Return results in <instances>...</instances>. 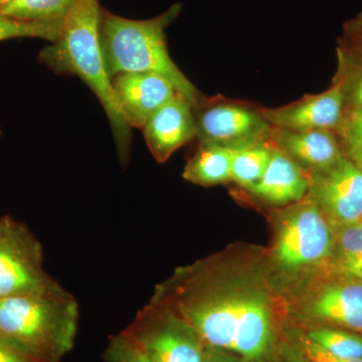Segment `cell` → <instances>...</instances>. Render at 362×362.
<instances>
[{
	"label": "cell",
	"mask_w": 362,
	"mask_h": 362,
	"mask_svg": "<svg viewBox=\"0 0 362 362\" xmlns=\"http://www.w3.org/2000/svg\"><path fill=\"white\" fill-rule=\"evenodd\" d=\"M335 134L343 156L362 169V107H344Z\"/></svg>",
	"instance_id": "cell-22"
},
{
	"label": "cell",
	"mask_w": 362,
	"mask_h": 362,
	"mask_svg": "<svg viewBox=\"0 0 362 362\" xmlns=\"http://www.w3.org/2000/svg\"><path fill=\"white\" fill-rule=\"evenodd\" d=\"M275 144L271 139L235 150L232 165V181L245 189L256 185L265 173Z\"/></svg>",
	"instance_id": "cell-18"
},
{
	"label": "cell",
	"mask_w": 362,
	"mask_h": 362,
	"mask_svg": "<svg viewBox=\"0 0 362 362\" xmlns=\"http://www.w3.org/2000/svg\"><path fill=\"white\" fill-rule=\"evenodd\" d=\"M11 1H13V0H0V7L6 6V4H9Z\"/></svg>",
	"instance_id": "cell-30"
},
{
	"label": "cell",
	"mask_w": 362,
	"mask_h": 362,
	"mask_svg": "<svg viewBox=\"0 0 362 362\" xmlns=\"http://www.w3.org/2000/svg\"><path fill=\"white\" fill-rule=\"evenodd\" d=\"M42 247L28 226L0 218V298L40 295L63 289L45 271Z\"/></svg>",
	"instance_id": "cell-7"
},
{
	"label": "cell",
	"mask_w": 362,
	"mask_h": 362,
	"mask_svg": "<svg viewBox=\"0 0 362 362\" xmlns=\"http://www.w3.org/2000/svg\"><path fill=\"white\" fill-rule=\"evenodd\" d=\"M101 14L99 0H78L64 20L59 39L40 52L39 59L58 75L77 76L96 95L108 117L119 159L125 165L130 159L132 128L121 113L105 65Z\"/></svg>",
	"instance_id": "cell-2"
},
{
	"label": "cell",
	"mask_w": 362,
	"mask_h": 362,
	"mask_svg": "<svg viewBox=\"0 0 362 362\" xmlns=\"http://www.w3.org/2000/svg\"><path fill=\"white\" fill-rule=\"evenodd\" d=\"M277 362H311L305 356L303 350L296 341L289 342L286 340L281 349Z\"/></svg>",
	"instance_id": "cell-28"
},
{
	"label": "cell",
	"mask_w": 362,
	"mask_h": 362,
	"mask_svg": "<svg viewBox=\"0 0 362 362\" xmlns=\"http://www.w3.org/2000/svg\"><path fill=\"white\" fill-rule=\"evenodd\" d=\"M142 131L152 156L159 163H164L178 149L197 138L192 102L176 93L150 117Z\"/></svg>",
	"instance_id": "cell-12"
},
{
	"label": "cell",
	"mask_w": 362,
	"mask_h": 362,
	"mask_svg": "<svg viewBox=\"0 0 362 362\" xmlns=\"http://www.w3.org/2000/svg\"><path fill=\"white\" fill-rule=\"evenodd\" d=\"M332 356L362 359V334L334 326H312L303 333Z\"/></svg>",
	"instance_id": "cell-19"
},
{
	"label": "cell",
	"mask_w": 362,
	"mask_h": 362,
	"mask_svg": "<svg viewBox=\"0 0 362 362\" xmlns=\"http://www.w3.org/2000/svg\"><path fill=\"white\" fill-rule=\"evenodd\" d=\"M202 362H246L240 357L233 356L232 354L223 351V350L214 349L207 346L206 356Z\"/></svg>",
	"instance_id": "cell-29"
},
{
	"label": "cell",
	"mask_w": 362,
	"mask_h": 362,
	"mask_svg": "<svg viewBox=\"0 0 362 362\" xmlns=\"http://www.w3.org/2000/svg\"><path fill=\"white\" fill-rule=\"evenodd\" d=\"M271 140L308 176L333 168L344 157L333 131L272 128Z\"/></svg>",
	"instance_id": "cell-14"
},
{
	"label": "cell",
	"mask_w": 362,
	"mask_h": 362,
	"mask_svg": "<svg viewBox=\"0 0 362 362\" xmlns=\"http://www.w3.org/2000/svg\"><path fill=\"white\" fill-rule=\"evenodd\" d=\"M148 362H202L207 345L173 309L150 300L123 330Z\"/></svg>",
	"instance_id": "cell-6"
},
{
	"label": "cell",
	"mask_w": 362,
	"mask_h": 362,
	"mask_svg": "<svg viewBox=\"0 0 362 362\" xmlns=\"http://www.w3.org/2000/svg\"><path fill=\"white\" fill-rule=\"evenodd\" d=\"M78 304L66 290L0 298V337L45 362H61L78 332Z\"/></svg>",
	"instance_id": "cell-4"
},
{
	"label": "cell",
	"mask_w": 362,
	"mask_h": 362,
	"mask_svg": "<svg viewBox=\"0 0 362 362\" xmlns=\"http://www.w3.org/2000/svg\"><path fill=\"white\" fill-rule=\"evenodd\" d=\"M182 6L145 21L130 20L102 8L100 37L107 71L111 78L125 73L161 76L187 98L192 106L204 95L181 71L169 54L166 28L180 16Z\"/></svg>",
	"instance_id": "cell-3"
},
{
	"label": "cell",
	"mask_w": 362,
	"mask_h": 362,
	"mask_svg": "<svg viewBox=\"0 0 362 362\" xmlns=\"http://www.w3.org/2000/svg\"><path fill=\"white\" fill-rule=\"evenodd\" d=\"M0 137H1V130H0Z\"/></svg>",
	"instance_id": "cell-31"
},
{
	"label": "cell",
	"mask_w": 362,
	"mask_h": 362,
	"mask_svg": "<svg viewBox=\"0 0 362 362\" xmlns=\"http://www.w3.org/2000/svg\"><path fill=\"white\" fill-rule=\"evenodd\" d=\"M310 177V197L333 230L362 221V169L346 157Z\"/></svg>",
	"instance_id": "cell-10"
},
{
	"label": "cell",
	"mask_w": 362,
	"mask_h": 362,
	"mask_svg": "<svg viewBox=\"0 0 362 362\" xmlns=\"http://www.w3.org/2000/svg\"><path fill=\"white\" fill-rule=\"evenodd\" d=\"M273 218L271 258L275 269L289 277L329 269L334 230L310 197L282 207Z\"/></svg>",
	"instance_id": "cell-5"
},
{
	"label": "cell",
	"mask_w": 362,
	"mask_h": 362,
	"mask_svg": "<svg viewBox=\"0 0 362 362\" xmlns=\"http://www.w3.org/2000/svg\"><path fill=\"white\" fill-rule=\"evenodd\" d=\"M233 154L232 149L199 143V148L185 164L182 177L206 187L230 182Z\"/></svg>",
	"instance_id": "cell-16"
},
{
	"label": "cell",
	"mask_w": 362,
	"mask_h": 362,
	"mask_svg": "<svg viewBox=\"0 0 362 362\" xmlns=\"http://www.w3.org/2000/svg\"><path fill=\"white\" fill-rule=\"evenodd\" d=\"M64 20L23 21L0 13V42L33 37L54 42L61 35Z\"/></svg>",
	"instance_id": "cell-21"
},
{
	"label": "cell",
	"mask_w": 362,
	"mask_h": 362,
	"mask_svg": "<svg viewBox=\"0 0 362 362\" xmlns=\"http://www.w3.org/2000/svg\"><path fill=\"white\" fill-rule=\"evenodd\" d=\"M334 82L341 87L345 106L362 107V64L338 59Z\"/></svg>",
	"instance_id": "cell-23"
},
{
	"label": "cell",
	"mask_w": 362,
	"mask_h": 362,
	"mask_svg": "<svg viewBox=\"0 0 362 362\" xmlns=\"http://www.w3.org/2000/svg\"><path fill=\"white\" fill-rule=\"evenodd\" d=\"M194 114L199 143L235 151L271 139L272 126L257 105L202 96L194 105Z\"/></svg>",
	"instance_id": "cell-9"
},
{
	"label": "cell",
	"mask_w": 362,
	"mask_h": 362,
	"mask_svg": "<svg viewBox=\"0 0 362 362\" xmlns=\"http://www.w3.org/2000/svg\"><path fill=\"white\" fill-rule=\"evenodd\" d=\"M335 245L328 270L362 282V221L334 230Z\"/></svg>",
	"instance_id": "cell-17"
},
{
	"label": "cell",
	"mask_w": 362,
	"mask_h": 362,
	"mask_svg": "<svg viewBox=\"0 0 362 362\" xmlns=\"http://www.w3.org/2000/svg\"><path fill=\"white\" fill-rule=\"evenodd\" d=\"M337 54L340 61L362 64V11L345 23Z\"/></svg>",
	"instance_id": "cell-24"
},
{
	"label": "cell",
	"mask_w": 362,
	"mask_h": 362,
	"mask_svg": "<svg viewBox=\"0 0 362 362\" xmlns=\"http://www.w3.org/2000/svg\"><path fill=\"white\" fill-rule=\"evenodd\" d=\"M293 301V312L312 326L362 334V282L329 270L317 272Z\"/></svg>",
	"instance_id": "cell-8"
},
{
	"label": "cell",
	"mask_w": 362,
	"mask_h": 362,
	"mask_svg": "<svg viewBox=\"0 0 362 362\" xmlns=\"http://www.w3.org/2000/svg\"><path fill=\"white\" fill-rule=\"evenodd\" d=\"M121 113L131 128L141 129L168 103L176 90L166 78L151 73H125L112 78Z\"/></svg>",
	"instance_id": "cell-13"
},
{
	"label": "cell",
	"mask_w": 362,
	"mask_h": 362,
	"mask_svg": "<svg viewBox=\"0 0 362 362\" xmlns=\"http://www.w3.org/2000/svg\"><path fill=\"white\" fill-rule=\"evenodd\" d=\"M341 87L333 82L329 89L278 108L261 107L262 114L272 128L290 131L337 129L344 111Z\"/></svg>",
	"instance_id": "cell-11"
},
{
	"label": "cell",
	"mask_w": 362,
	"mask_h": 362,
	"mask_svg": "<svg viewBox=\"0 0 362 362\" xmlns=\"http://www.w3.org/2000/svg\"><path fill=\"white\" fill-rule=\"evenodd\" d=\"M296 342L311 362H362V359L342 358L332 356L304 334L297 335Z\"/></svg>",
	"instance_id": "cell-26"
},
{
	"label": "cell",
	"mask_w": 362,
	"mask_h": 362,
	"mask_svg": "<svg viewBox=\"0 0 362 362\" xmlns=\"http://www.w3.org/2000/svg\"><path fill=\"white\" fill-rule=\"evenodd\" d=\"M309 188L310 177L275 145L265 173L247 190L264 204L284 207L305 199Z\"/></svg>",
	"instance_id": "cell-15"
},
{
	"label": "cell",
	"mask_w": 362,
	"mask_h": 362,
	"mask_svg": "<svg viewBox=\"0 0 362 362\" xmlns=\"http://www.w3.org/2000/svg\"><path fill=\"white\" fill-rule=\"evenodd\" d=\"M78 0H13L0 13L23 21L64 20Z\"/></svg>",
	"instance_id": "cell-20"
},
{
	"label": "cell",
	"mask_w": 362,
	"mask_h": 362,
	"mask_svg": "<svg viewBox=\"0 0 362 362\" xmlns=\"http://www.w3.org/2000/svg\"><path fill=\"white\" fill-rule=\"evenodd\" d=\"M269 274L258 259L216 255L176 269L151 300L182 317L207 346L246 362H277L284 312Z\"/></svg>",
	"instance_id": "cell-1"
},
{
	"label": "cell",
	"mask_w": 362,
	"mask_h": 362,
	"mask_svg": "<svg viewBox=\"0 0 362 362\" xmlns=\"http://www.w3.org/2000/svg\"><path fill=\"white\" fill-rule=\"evenodd\" d=\"M0 362H45L18 345L0 337Z\"/></svg>",
	"instance_id": "cell-27"
},
{
	"label": "cell",
	"mask_w": 362,
	"mask_h": 362,
	"mask_svg": "<svg viewBox=\"0 0 362 362\" xmlns=\"http://www.w3.org/2000/svg\"><path fill=\"white\" fill-rule=\"evenodd\" d=\"M103 359L104 362H148L124 331L109 338Z\"/></svg>",
	"instance_id": "cell-25"
}]
</instances>
